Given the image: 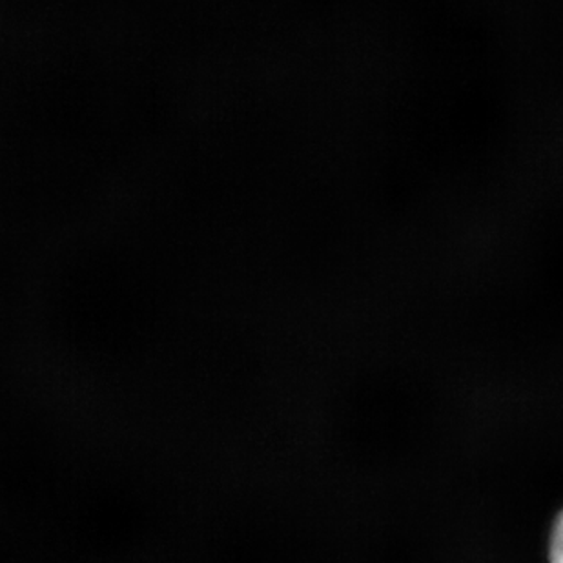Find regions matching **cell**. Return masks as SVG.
Here are the masks:
<instances>
[{"label":"cell","mask_w":563,"mask_h":563,"mask_svg":"<svg viewBox=\"0 0 563 563\" xmlns=\"http://www.w3.org/2000/svg\"><path fill=\"white\" fill-rule=\"evenodd\" d=\"M548 563H563V509L554 516L548 538Z\"/></svg>","instance_id":"cell-1"}]
</instances>
